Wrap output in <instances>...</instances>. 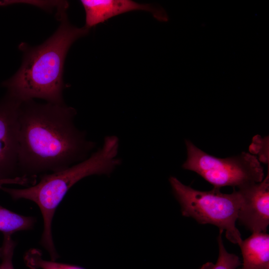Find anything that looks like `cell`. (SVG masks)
<instances>
[{
    "mask_svg": "<svg viewBox=\"0 0 269 269\" xmlns=\"http://www.w3.org/2000/svg\"><path fill=\"white\" fill-rule=\"evenodd\" d=\"M119 147L117 136H107L103 146L90 156L63 170L41 175L37 183L24 188H0L14 200H28L38 206L43 220L40 243L49 253L51 261L59 258L52 233V220L57 208L70 189L83 178L111 174L121 163L117 158Z\"/></svg>",
    "mask_w": 269,
    "mask_h": 269,
    "instance_id": "3957f363",
    "label": "cell"
},
{
    "mask_svg": "<svg viewBox=\"0 0 269 269\" xmlns=\"http://www.w3.org/2000/svg\"><path fill=\"white\" fill-rule=\"evenodd\" d=\"M60 18L58 29L42 44L35 47L21 45L24 47L21 46L24 51L22 65L12 78L3 83L7 94L20 103L39 98L49 103H64L63 74L67 52L89 29L71 25L65 12Z\"/></svg>",
    "mask_w": 269,
    "mask_h": 269,
    "instance_id": "7a4b0ae2",
    "label": "cell"
},
{
    "mask_svg": "<svg viewBox=\"0 0 269 269\" xmlns=\"http://www.w3.org/2000/svg\"><path fill=\"white\" fill-rule=\"evenodd\" d=\"M185 144L187 157L183 168L197 173L214 188H238L260 182L264 178V168L254 155L244 152L236 156L221 158L205 152L188 140Z\"/></svg>",
    "mask_w": 269,
    "mask_h": 269,
    "instance_id": "5b68a950",
    "label": "cell"
},
{
    "mask_svg": "<svg viewBox=\"0 0 269 269\" xmlns=\"http://www.w3.org/2000/svg\"><path fill=\"white\" fill-rule=\"evenodd\" d=\"M16 245L11 235H3L2 244L0 247V269H14L12 258Z\"/></svg>",
    "mask_w": 269,
    "mask_h": 269,
    "instance_id": "4fadbf2b",
    "label": "cell"
},
{
    "mask_svg": "<svg viewBox=\"0 0 269 269\" xmlns=\"http://www.w3.org/2000/svg\"><path fill=\"white\" fill-rule=\"evenodd\" d=\"M36 221L33 217L17 214L0 205V232L3 235L32 230Z\"/></svg>",
    "mask_w": 269,
    "mask_h": 269,
    "instance_id": "30bf717a",
    "label": "cell"
},
{
    "mask_svg": "<svg viewBox=\"0 0 269 269\" xmlns=\"http://www.w3.org/2000/svg\"><path fill=\"white\" fill-rule=\"evenodd\" d=\"M173 194L178 202L182 215L194 219L201 224H211L231 243L240 245L241 235L236 226L242 197L238 190L223 193L219 188L200 191L183 184L177 178L169 179Z\"/></svg>",
    "mask_w": 269,
    "mask_h": 269,
    "instance_id": "277c9868",
    "label": "cell"
},
{
    "mask_svg": "<svg viewBox=\"0 0 269 269\" xmlns=\"http://www.w3.org/2000/svg\"><path fill=\"white\" fill-rule=\"evenodd\" d=\"M80 2L85 11V26L88 29L114 16L133 11L148 12L160 22L169 20L166 10L157 4L139 3L132 0H82Z\"/></svg>",
    "mask_w": 269,
    "mask_h": 269,
    "instance_id": "ba28073f",
    "label": "cell"
},
{
    "mask_svg": "<svg viewBox=\"0 0 269 269\" xmlns=\"http://www.w3.org/2000/svg\"><path fill=\"white\" fill-rule=\"evenodd\" d=\"M76 114L64 103H21L18 167L21 177L34 183L38 174L63 170L88 157L95 144L75 126Z\"/></svg>",
    "mask_w": 269,
    "mask_h": 269,
    "instance_id": "6da1fadb",
    "label": "cell"
},
{
    "mask_svg": "<svg viewBox=\"0 0 269 269\" xmlns=\"http://www.w3.org/2000/svg\"><path fill=\"white\" fill-rule=\"evenodd\" d=\"M223 232L219 231L217 238L219 255L215 264L207 262L202 266L200 269H237L242 265L239 258L234 254L230 253L225 248L222 240Z\"/></svg>",
    "mask_w": 269,
    "mask_h": 269,
    "instance_id": "7c38bea8",
    "label": "cell"
},
{
    "mask_svg": "<svg viewBox=\"0 0 269 269\" xmlns=\"http://www.w3.org/2000/svg\"><path fill=\"white\" fill-rule=\"evenodd\" d=\"M242 197L237 221L253 233H266L269 224V174L260 182L237 188Z\"/></svg>",
    "mask_w": 269,
    "mask_h": 269,
    "instance_id": "52a82bcc",
    "label": "cell"
},
{
    "mask_svg": "<svg viewBox=\"0 0 269 269\" xmlns=\"http://www.w3.org/2000/svg\"><path fill=\"white\" fill-rule=\"evenodd\" d=\"M23 260L26 266L30 269H85L76 265L45 260L40 250L36 248L27 251Z\"/></svg>",
    "mask_w": 269,
    "mask_h": 269,
    "instance_id": "8fae6325",
    "label": "cell"
},
{
    "mask_svg": "<svg viewBox=\"0 0 269 269\" xmlns=\"http://www.w3.org/2000/svg\"><path fill=\"white\" fill-rule=\"evenodd\" d=\"M21 103L7 94L0 101V188L6 184L31 183L20 176L18 167Z\"/></svg>",
    "mask_w": 269,
    "mask_h": 269,
    "instance_id": "8992f818",
    "label": "cell"
},
{
    "mask_svg": "<svg viewBox=\"0 0 269 269\" xmlns=\"http://www.w3.org/2000/svg\"><path fill=\"white\" fill-rule=\"evenodd\" d=\"M243 257L239 269H269V235L253 233L239 245Z\"/></svg>",
    "mask_w": 269,
    "mask_h": 269,
    "instance_id": "9c48e42d",
    "label": "cell"
}]
</instances>
